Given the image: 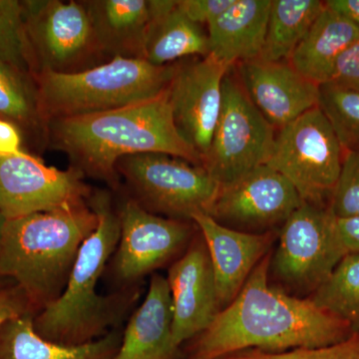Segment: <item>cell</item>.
Here are the masks:
<instances>
[{"mask_svg": "<svg viewBox=\"0 0 359 359\" xmlns=\"http://www.w3.org/2000/svg\"><path fill=\"white\" fill-rule=\"evenodd\" d=\"M271 252L252 269L237 297L196 337L187 359H221L247 349L283 353L344 341L353 335L344 321L311 299L292 297L269 282Z\"/></svg>", "mask_w": 359, "mask_h": 359, "instance_id": "cell-1", "label": "cell"}, {"mask_svg": "<svg viewBox=\"0 0 359 359\" xmlns=\"http://www.w3.org/2000/svg\"><path fill=\"white\" fill-rule=\"evenodd\" d=\"M52 147L68 156L71 168L117 190L118 161L140 153H163L203 165L202 158L175 126L167 88L160 95L94 114L46 125Z\"/></svg>", "mask_w": 359, "mask_h": 359, "instance_id": "cell-2", "label": "cell"}, {"mask_svg": "<svg viewBox=\"0 0 359 359\" xmlns=\"http://www.w3.org/2000/svg\"><path fill=\"white\" fill-rule=\"evenodd\" d=\"M88 203L98 219L96 229L82 245L62 294L34 316L37 334L62 346L90 344L121 327L138 294L133 290L99 294V280L119 243L120 219L106 191L92 193Z\"/></svg>", "mask_w": 359, "mask_h": 359, "instance_id": "cell-3", "label": "cell"}, {"mask_svg": "<svg viewBox=\"0 0 359 359\" xmlns=\"http://www.w3.org/2000/svg\"><path fill=\"white\" fill-rule=\"evenodd\" d=\"M97 223L88 202L7 219L0 242V276L13 280L39 313L62 294Z\"/></svg>", "mask_w": 359, "mask_h": 359, "instance_id": "cell-4", "label": "cell"}, {"mask_svg": "<svg viewBox=\"0 0 359 359\" xmlns=\"http://www.w3.org/2000/svg\"><path fill=\"white\" fill-rule=\"evenodd\" d=\"M174 65L115 57L75 73L49 71L33 76L45 126L62 118L94 114L154 98L166 90Z\"/></svg>", "mask_w": 359, "mask_h": 359, "instance_id": "cell-5", "label": "cell"}, {"mask_svg": "<svg viewBox=\"0 0 359 359\" xmlns=\"http://www.w3.org/2000/svg\"><path fill=\"white\" fill-rule=\"evenodd\" d=\"M269 273L285 294L309 299L346 252L330 208L302 203L278 231Z\"/></svg>", "mask_w": 359, "mask_h": 359, "instance_id": "cell-6", "label": "cell"}, {"mask_svg": "<svg viewBox=\"0 0 359 359\" xmlns=\"http://www.w3.org/2000/svg\"><path fill=\"white\" fill-rule=\"evenodd\" d=\"M116 171L144 209L165 218L192 221L208 214L219 184L203 165L163 153H140L118 161Z\"/></svg>", "mask_w": 359, "mask_h": 359, "instance_id": "cell-7", "label": "cell"}, {"mask_svg": "<svg viewBox=\"0 0 359 359\" xmlns=\"http://www.w3.org/2000/svg\"><path fill=\"white\" fill-rule=\"evenodd\" d=\"M344 151L318 107L278 130L268 166L294 187L302 202L330 207Z\"/></svg>", "mask_w": 359, "mask_h": 359, "instance_id": "cell-8", "label": "cell"}, {"mask_svg": "<svg viewBox=\"0 0 359 359\" xmlns=\"http://www.w3.org/2000/svg\"><path fill=\"white\" fill-rule=\"evenodd\" d=\"M23 4L34 75L43 71L80 72L110 60L99 46L83 1Z\"/></svg>", "mask_w": 359, "mask_h": 359, "instance_id": "cell-9", "label": "cell"}, {"mask_svg": "<svg viewBox=\"0 0 359 359\" xmlns=\"http://www.w3.org/2000/svg\"><path fill=\"white\" fill-rule=\"evenodd\" d=\"M233 68V67H231ZM226 73L223 103L204 167L219 185L268 164L276 130L250 101L238 78Z\"/></svg>", "mask_w": 359, "mask_h": 359, "instance_id": "cell-10", "label": "cell"}, {"mask_svg": "<svg viewBox=\"0 0 359 359\" xmlns=\"http://www.w3.org/2000/svg\"><path fill=\"white\" fill-rule=\"evenodd\" d=\"M117 211L120 238L113 255L112 273L125 287L185 252L195 237L194 222L158 216L131 197L123 200Z\"/></svg>", "mask_w": 359, "mask_h": 359, "instance_id": "cell-11", "label": "cell"}, {"mask_svg": "<svg viewBox=\"0 0 359 359\" xmlns=\"http://www.w3.org/2000/svg\"><path fill=\"white\" fill-rule=\"evenodd\" d=\"M302 203L283 175L263 165L219 185L208 215L231 230L262 235L280 231Z\"/></svg>", "mask_w": 359, "mask_h": 359, "instance_id": "cell-12", "label": "cell"}, {"mask_svg": "<svg viewBox=\"0 0 359 359\" xmlns=\"http://www.w3.org/2000/svg\"><path fill=\"white\" fill-rule=\"evenodd\" d=\"M77 170L47 166L20 151L0 156V211L7 219L88 202L92 191Z\"/></svg>", "mask_w": 359, "mask_h": 359, "instance_id": "cell-13", "label": "cell"}, {"mask_svg": "<svg viewBox=\"0 0 359 359\" xmlns=\"http://www.w3.org/2000/svg\"><path fill=\"white\" fill-rule=\"evenodd\" d=\"M229 67L209 54L175 63L167 86L175 126L202 158L203 166L223 103V82Z\"/></svg>", "mask_w": 359, "mask_h": 359, "instance_id": "cell-14", "label": "cell"}, {"mask_svg": "<svg viewBox=\"0 0 359 359\" xmlns=\"http://www.w3.org/2000/svg\"><path fill=\"white\" fill-rule=\"evenodd\" d=\"M166 278L173 311L172 344L178 351L184 342L202 334L222 311L209 252L200 231L170 266Z\"/></svg>", "mask_w": 359, "mask_h": 359, "instance_id": "cell-15", "label": "cell"}, {"mask_svg": "<svg viewBox=\"0 0 359 359\" xmlns=\"http://www.w3.org/2000/svg\"><path fill=\"white\" fill-rule=\"evenodd\" d=\"M236 66L245 93L276 131L318 106L320 86L289 61L256 58Z\"/></svg>", "mask_w": 359, "mask_h": 359, "instance_id": "cell-16", "label": "cell"}, {"mask_svg": "<svg viewBox=\"0 0 359 359\" xmlns=\"http://www.w3.org/2000/svg\"><path fill=\"white\" fill-rule=\"evenodd\" d=\"M211 259L221 309L237 297L252 269L271 252L278 233H249L231 230L205 212L192 217Z\"/></svg>", "mask_w": 359, "mask_h": 359, "instance_id": "cell-17", "label": "cell"}, {"mask_svg": "<svg viewBox=\"0 0 359 359\" xmlns=\"http://www.w3.org/2000/svg\"><path fill=\"white\" fill-rule=\"evenodd\" d=\"M171 294L166 276L153 273L141 306L123 330L114 359H173Z\"/></svg>", "mask_w": 359, "mask_h": 359, "instance_id": "cell-18", "label": "cell"}, {"mask_svg": "<svg viewBox=\"0 0 359 359\" xmlns=\"http://www.w3.org/2000/svg\"><path fill=\"white\" fill-rule=\"evenodd\" d=\"M271 6V0H235L207 25L209 54L229 67L259 58Z\"/></svg>", "mask_w": 359, "mask_h": 359, "instance_id": "cell-19", "label": "cell"}, {"mask_svg": "<svg viewBox=\"0 0 359 359\" xmlns=\"http://www.w3.org/2000/svg\"><path fill=\"white\" fill-rule=\"evenodd\" d=\"M99 46L108 59H145L148 0L83 1Z\"/></svg>", "mask_w": 359, "mask_h": 359, "instance_id": "cell-20", "label": "cell"}, {"mask_svg": "<svg viewBox=\"0 0 359 359\" xmlns=\"http://www.w3.org/2000/svg\"><path fill=\"white\" fill-rule=\"evenodd\" d=\"M359 40V28L325 4L289 63L299 74L318 86L332 79L340 56Z\"/></svg>", "mask_w": 359, "mask_h": 359, "instance_id": "cell-21", "label": "cell"}, {"mask_svg": "<svg viewBox=\"0 0 359 359\" xmlns=\"http://www.w3.org/2000/svg\"><path fill=\"white\" fill-rule=\"evenodd\" d=\"M149 23L145 60L167 66L188 57L209 55V40L202 25L180 11L178 0H148Z\"/></svg>", "mask_w": 359, "mask_h": 359, "instance_id": "cell-22", "label": "cell"}, {"mask_svg": "<svg viewBox=\"0 0 359 359\" xmlns=\"http://www.w3.org/2000/svg\"><path fill=\"white\" fill-rule=\"evenodd\" d=\"M34 316L28 311L0 327V359H114L119 351L121 327L90 344L62 346L37 334Z\"/></svg>", "mask_w": 359, "mask_h": 359, "instance_id": "cell-23", "label": "cell"}, {"mask_svg": "<svg viewBox=\"0 0 359 359\" xmlns=\"http://www.w3.org/2000/svg\"><path fill=\"white\" fill-rule=\"evenodd\" d=\"M318 0H271L268 29L259 58L287 61L325 9Z\"/></svg>", "mask_w": 359, "mask_h": 359, "instance_id": "cell-24", "label": "cell"}, {"mask_svg": "<svg viewBox=\"0 0 359 359\" xmlns=\"http://www.w3.org/2000/svg\"><path fill=\"white\" fill-rule=\"evenodd\" d=\"M309 299L359 334V255L346 254Z\"/></svg>", "mask_w": 359, "mask_h": 359, "instance_id": "cell-25", "label": "cell"}, {"mask_svg": "<svg viewBox=\"0 0 359 359\" xmlns=\"http://www.w3.org/2000/svg\"><path fill=\"white\" fill-rule=\"evenodd\" d=\"M0 119L46 133L34 79L0 61Z\"/></svg>", "mask_w": 359, "mask_h": 359, "instance_id": "cell-26", "label": "cell"}, {"mask_svg": "<svg viewBox=\"0 0 359 359\" xmlns=\"http://www.w3.org/2000/svg\"><path fill=\"white\" fill-rule=\"evenodd\" d=\"M318 108L332 125L344 152L359 149V90L332 82L320 85Z\"/></svg>", "mask_w": 359, "mask_h": 359, "instance_id": "cell-27", "label": "cell"}, {"mask_svg": "<svg viewBox=\"0 0 359 359\" xmlns=\"http://www.w3.org/2000/svg\"><path fill=\"white\" fill-rule=\"evenodd\" d=\"M0 61L29 76L34 75L25 4L20 0H0Z\"/></svg>", "mask_w": 359, "mask_h": 359, "instance_id": "cell-28", "label": "cell"}, {"mask_svg": "<svg viewBox=\"0 0 359 359\" xmlns=\"http://www.w3.org/2000/svg\"><path fill=\"white\" fill-rule=\"evenodd\" d=\"M330 210L337 219L359 216V149L344 152Z\"/></svg>", "mask_w": 359, "mask_h": 359, "instance_id": "cell-29", "label": "cell"}, {"mask_svg": "<svg viewBox=\"0 0 359 359\" xmlns=\"http://www.w3.org/2000/svg\"><path fill=\"white\" fill-rule=\"evenodd\" d=\"M221 359H359V334L332 346L316 348H295L283 353L247 349Z\"/></svg>", "mask_w": 359, "mask_h": 359, "instance_id": "cell-30", "label": "cell"}, {"mask_svg": "<svg viewBox=\"0 0 359 359\" xmlns=\"http://www.w3.org/2000/svg\"><path fill=\"white\" fill-rule=\"evenodd\" d=\"M235 0H179L178 7L189 20L208 25L224 13Z\"/></svg>", "mask_w": 359, "mask_h": 359, "instance_id": "cell-31", "label": "cell"}, {"mask_svg": "<svg viewBox=\"0 0 359 359\" xmlns=\"http://www.w3.org/2000/svg\"><path fill=\"white\" fill-rule=\"evenodd\" d=\"M330 82L359 90V40L340 56Z\"/></svg>", "mask_w": 359, "mask_h": 359, "instance_id": "cell-32", "label": "cell"}, {"mask_svg": "<svg viewBox=\"0 0 359 359\" xmlns=\"http://www.w3.org/2000/svg\"><path fill=\"white\" fill-rule=\"evenodd\" d=\"M28 311L34 313L25 292L18 285L4 287L0 290V327L7 320Z\"/></svg>", "mask_w": 359, "mask_h": 359, "instance_id": "cell-33", "label": "cell"}, {"mask_svg": "<svg viewBox=\"0 0 359 359\" xmlns=\"http://www.w3.org/2000/svg\"><path fill=\"white\" fill-rule=\"evenodd\" d=\"M337 230L346 254L359 255V216L337 218Z\"/></svg>", "mask_w": 359, "mask_h": 359, "instance_id": "cell-34", "label": "cell"}, {"mask_svg": "<svg viewBox=\"0 0 359 359\" xmlns=\"http://www.w3.org/2000/svg\"><path fill=\"white\" fill-rule=\"evenodd\" d=\"M22 144V131L7 120L0 119V156L18 154Z\"/></svg>", "mask_w": 359, "mask_h": 359, "instance_id": "cell-35", "label": "cell"}, {"mask_svg": "<svg viewBox=\"0 0 359 359\" xmlns=\"http://www.w3.org/2000/svg\"><path fill=\"white\" fill-rule=\"evenodd\" d=\"M327 7L346 16L359 28V0H328Z\"/></svg>", "mask_w": 359, "mask_h": 359, "instance_id": "cell-36", "label": "cell"}, {"mask_svg": "<svg viewBox=\"0 0 359 359\" xmlns=\"http://www.w3.org/2000/svg\"><path fill=\"white\" fill-rule=\"evenodd\" d=\"M7 219L1 211H0V242H1L2 233H4V226H6Z\"/></svg>", "mask_w": 359, "mask_h": 359, "instance_id": "cell-37", "label": "cell"}, {"mask_svg": "<svg viewBox=\"0 0 359 359\" xmlns=\"http://www.w3.org/2000/svg\"><path fill=\"white\" fill-rule=\"evenodd\" d=\"M6 280H4V278H2L1 276H0V290H1L2 287H6V285H4V283H6Z\"/></svg>", "mask_w": 359, "mask_h": 359, "instance_id": "cell-38", "label": "cell"}]
</instances>
